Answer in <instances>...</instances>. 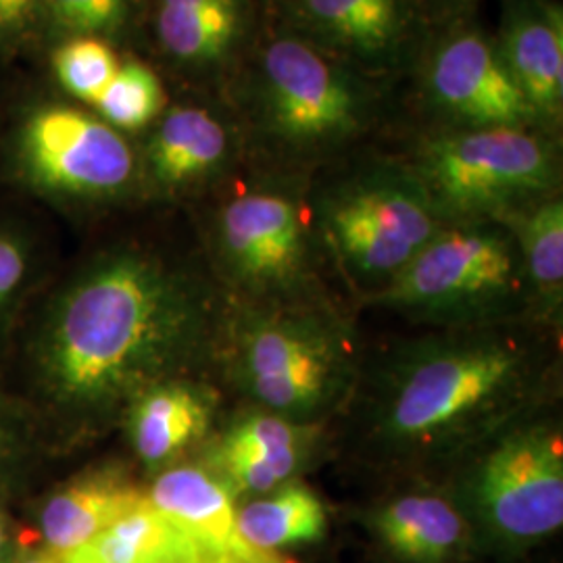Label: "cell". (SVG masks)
<instances>
[{
	"label": "cell",
	"instance_id": "1",
	"mask_svg": "<svg viewBox=\"0 0 563 563\" xmlns=\"http://www.w3.org/2000/svg\"><path fill=\"white\" fill-rule=\"evenodd\" d=\"M201 288L157 255L120 249L88 263L48 305L30 349L36 390L67 426L104 422L181 378L207 341Z\"/></svg>",
	"mask_w": 563,
	"mask_h": 563
},
{
	"label": "cell",
	"instance_id": "2",
	"mask_svg": "<svg viewBox=\"0 0 563 563\" xmlns=\"http://www.w3.org/2000/svg\"><path fill=\"white\" fill-rule=\"evenodd\" d=\"M539 378L537 351L488 323L407 346L384 376L374 428L401 457H441L504 430Z\"/></svg>",
	"mask_w": 563,
	"mask_h": 563
},
{
	"label": "cell",
	"instance_id": "3",
	"mask_svg": "<svg viewBox=\"0 0 563 563\" xmlns=\"http://www.w3.org/2000/svg\"><path fill=\"white\" fill-rule=\"evenodd\" d=\"M246 95L263 136L297 153L355 141L376 118L365 74L297 32L263 44Z\"/></svg>",
	"mask_w": 563,
	"mask_h": 563
},
{
	"label": "cell",
	"instance_id": "4",
	"mask_svg": "<svg viewBox=\"0 0 563 563\" xmlns=\"http://www.w3.org/2000/svg\"><path fill=\"white\" fill-rule=\"evenodd\" d=\"M411 172L444 222H501L555 195L560 159L539 128H453L420 142Z\"/></svg>",
	"mask_w": 563,
	"mask_h": 563
},
{
	"label": "cell",
	"instance_id": "5",
	"mask_svg": "<svg viewBox=\"0 0 563 563\" xmlns=\"http://www.w3.org/2000/svg\"><path fill=\"white\" fill-rule=\"evenodd\" d=\"M520 253L501 222L446 223L374 301L422 320L476 325L522 295Z\"/></svg>",
	"mask_w": 563,
	"mask_h": 563
},
{
	"label": "cell",
	"instance_id": "6",
	"mask_svg": "<svg viewBox=\"0 0 563 563\" xmlns=\"http://www.w3.org/2000/svg\"><path fill=\"white\" fill-rule=\"evenodd\" d=\"M236 374L265 411L309 423L341 399L353 351L339 322L316 311L276 309L242 325Z\"/></svg>",
	"mask_w": 563,
	"mask_h": 563
},
{
	"label": "cell",
	"instance_id": "7",
	"mask_svg": "<svg viewBox=\"0 0 563 563\" xmlns=\"http://www.w3.org/2000/svg\"><path fill=\"white\" fill-rule=\"evenodd\" d=\"M320 222L344 269L383 286L446 225L418 176L399 167L342 181L320 205Z\"/></svg>",
	"mask_w": 563,
	"mask_h": 563
},
{
	"label": "cell",
	"instance_id": "8",
	"mask_svg": "<svg viewBox=\"0 0 563 563\" xmlns=\"http://www.w3.org/2000/svg\"><path fill=\"white\" fill-rule=\"evenodd\" d=\"M462 511L504 549L555 534L563 523L560 432L537 422L507 426L465 478Z\"/></svg>",
	"mask_w": 563,
	"mask_h": 563
},
{
	"label": "cell",
	"instance_id": "9",
	"mask_svg": "<svg viewBox=\"0 0 563 563\" xmlns=\"http://www.w3.org/2000/svg\"><path fill=\"white\" fill-rule=\"evenodd\" d=\"M11 162L20 180L44 197L113 201L141 178V163L120 130L74 104H41L13 134Z\"/></svg>",
	"mask_w": 563,
	"mask_h": 563
},
{
	"label": "cell",
	"instance_id": "10",
	"mask_svg": "<svg viewBox=\"0 0 563 563\" xmlns=\"http://www.w3.org/2000/svg\"><path fill=\"white\" fill-rule=\"evenodd\" d=\"M213 236L223 269L253 295H286L309 269V232L290 195L257 188L223 202Z\"/></svg>",
	"mask_w": 563,
	"mask_h": 563
},
{
	"label": "cell",
	"instance_id": "11",
	"mask_svg": "<svg viewBox=\"0 0 563 563\" xmlns=\"http://www.w3.org/2000/svg\"><path fill=\"white\" fill-rule=\"evenodd\" d=\"M423 88L453 128H539L497 42L478 27H455L432 46Z\"/></svg>",
	"mask_w": 563,
	"mask_h": 563
},
{
	"label": "cell",
	"instance_id": "12",
	"mask_svg": "<svg viewBox=\"0 0 563 563\" xmlns=\"http://www.w3.org/2000/svg\"><path fill=\"white\" fill-rule=\"evenodd\" d=\"M292 25L362 74L395 67L413 36L411 0H295Z\"/></svg>",
	"mask_w": 563,
	"mask_h": 563
},
{
	"label": "cell",
	"instance_id": "13",
	"mask_svg": "<svg viewBox=\"0 0 563 563\" xmlns=\"http://www.w3.org/2000/svg\"><path fill=\"white\" fill-rule=\"evenodd\" d=\"M316 441L311 423L253 411L230 423L211 444L207 467L239 495H265L297 478Z\"/></svg>",
	"mask_w": 563,
	"mask_h": 563
},
{
	"label": "cell",
	"instance_id": "14",
	"mask_svg": "<svg viewBox=\"0 0 563 563\" xmlns=\"http://www.w3.org/2000/svg\"><path fill=\"white\" fill-rule=\"evenodd\" d=\"M541 128L563 113V9L558 0H504L495 38Z\"/></svg>",
	"mask_w": 563,
	"mask_h": 563
},
{
	"label": "cell",
	"instance_id": "15",
	"mask_svg": "<svg viewBox=\"0 0 563 563\" xmlns=\"http://www.w3.org/2000/svg\"><path fill=\"white\" fill-rule=\"evenodd\" d=\"M232 130L207 107L165 109L142 151L141 178L155 192L180 195L218 176L232 155Z\"/></svg>",
	"mask_w": 563,
	"mask_h": 563
},
{
	"label": "cell",
	"instance_id": "16",
	"mask_svg": "<svg viewBox=\"0 0 563 563\" xmlns=\"http://www.w3.org/2000/svg\"><path fill=\"white\" fill-rule=\"evenodd\" d=\"M146 497L169 522L201 549L207 558L262 560L244 543L236 528V495L207 465H169L162 470Z\"/></svg>",
	"mask_w": 563,
	"mask_h": 563
},
{
	"label": "cell",
	"instance_id": "17",
	"mask_svg": "<svg viewBox=\"0 0 563 563\" xmlns=\"http://www.w3.org/2000/svg\"><path fill=\"white\" fill-rule=\"evenodd\" d=\"M216 416V395L202 384L172 378L141 393L125 407V430L136 457L162 472L199 443Z\"/></svg>",
	"mask_w": 563,
	"mask_h": 563
},
{
	"label": "cell",
	"instance_id": "18",
	"mask_svg": "<svg viewBox=\"0 0 563 563\" xmlns=\"http://www.w3.org/2000/svg\"><path fill=\"white\" fill-rule=\"evenodd\" d=\"M144 501L146 490L123 470L102 467L80 474L60 484L42 504L38 522L44 549L65 558Z\"/></svg>",
	"mask_w": 563,
	"mask_h": 563
},
{
	"label": "cell",
	"instance_id": "19",
	"mask_svg": "<svg viewBox=\"0 0 563 563\" xmlns=\"http://www.w3.org/2000/svg\"><path fill=\"white\" fill-rule=\"evenodd\" d=\"M249 0H157L163 53L190 69H218L239 55L251 32Z\"/></svg>",
	"mask_w": 563,
	"mask_h": 563
},
{
	"label": "cell",
	"instance_id": "20",
	"mask_svg": "<svg viewBox=\"0 0 563 563\" xmlns=\"http://www.w3.org/2000/svg\"><path fill=\"white\" fill-rule=\"evenodd\" d=\"M369 526L405 563L455 562L470 541L462 507L430 493H409L384 504L369 516Z\"/></svg>",
	"mask_w": 563,
	"mask_h": 563
},
{
	"label": "cell",
	"instance_id": "21",
	"mask_svg": "<svg viewBox=\"0 0 563 563\" xmlns=\"http://www.w3.org/2000/svg\"><path fill=\"white\" fill-rule=\"evenodd\" d=\"M63 563H178L209 560L180 528L169 522L148 497L144 504L104 528Z\"/></svg>",
	"mask_w": 563,
	"mask_h": 563
},
{
	"label": "cell",
	"instance_id": "22",
	"mask_svg": "<svg viewBox=\"0 0 563 563\" xmlns=\"http://www.w3.org/2000/svg\"><path fill=\"white\" fill-rule=\"evenodd\" d=\"M236 528L251 549L278 555L286 547L322 541L328 514L322 499L295 478L242 505L236 511Z\"/></svg>",
	"mask_w": 563,
	"mask_h": 563
},
{
	"label": "cell",
	"instance_id": "23",
	"mask_svg": "<svg viewBox=\"0 0 563 563\" xmlns=\"http://www.w3.org/2000/svg\"><path fill=\"white\" fill-rule=\"evenodd\" d=\"M522 262L526 286H532L549 311L562 307L563 202L551 195L505 216Z\"/></svg>",
	"mask_w": 563,
	"mask_h": 563
},
{
	"label": "cell",
	"instance_id": "24",
	"mask_svg": "<svg viewBox=\"0 0 563 563\" xmlns=\"http://www.w3.org/2000/svg\"><path fill=\"white\" fill-rule=\"evenodd\" d=\"M165 102L167 95L155 69L142 60L123 57L120 71L88 111L125 134L159 120Z\"/></svg>",
	"mask_w": 563,
	"mask_h": 563
},
{
	"label": "cell",
	"instance_id": "25",
	"mask_svg": "<svg viewBox=\"0 0 563 563\" xmlns=\"http://www.w3.org/2000/svg\"><path fill=\"white\" fill-rule=\"evenodd\" d=\"M121 57L111 41L99 36H67L53 53V74L76 101L92 107L120 71Z\"/></svg>",
	"mask_w": 563,
	"mask_h": 563
},
{
	"label": "cell",
	"instance_id": "26",
	"mask_svg": "<svg viewBox=\"0 0 563 563\" xmlns=\"http://www.w3.org/2000/svg\"><path fill=\"white\" fill-rule=\"evenodd\" d=\"M36 246L25 230L0 218V336L18 318L36 278Z\"/></svg>",
	"mask_w": 563,
	"mask_h": 563
},
{
	"label": "cell",
	"instance_id": "27",
	"mask_svg": "<svg viewBox=\"0 0 563 563\" xmlns=\"http://www.w3.org/2000/svg\"><path fill=\"white\" fill-rule=\"evenodd\" d=\"M44 15L67 36L113 41L130 23L132 0H42Z\"/></svg>",
	"mask_w": 563,
	"mask_h": 563
},
{
	"label": "cell",
	"instance_id": "28",
	"mask_svg": "<svg viewBox=\"0 0 563 563\" xmlns=\"http://www.w3.org/2000/svg\"><path fill=\"white\" fill-rule=\"evenodd\" d=\"M34 453V426L18 402L0 390V484L13 478Z\"/></svg>",
	"mask_w": 563,
	"mask_h": 563
},
{
	"label": "cell",
	"instance_id": "29",
	"mask_svg": "<svg viewBox=\"0 0 563 563\" xmlns=\"http://www.w3.org/2000/svg\"><path fill=\"white\" fill-rule=\"evenodd\" d=\"M42 18V0H0V44L25 41Z\"/></svg>",
	"mask_w": 563,
	"mask_h": 563
},
{
	"label": "cell",
	"instance_id": "30",
	"mask_svg": "<svg viewBox=\"0 0 563 563\" xmlns=\"http://www.w3.org/2000/svg\"><path fill=\"white\" fill-rule=\"evenodd\" d=\"M9 563H63V560L59 555L51 553L48 549H41V551H30L20 558H13Z\"/></svg>",
	"mask_w": 563,
	"mask_h": 563
},
{
	"label": "cell",
	"instance_id": "31",
	"mask_svg": "<svg viewBox=\"0 0 563 563\" xmlns=\"http://www.w3.org/2000/svg\"><path fill=\"white\" fill-rule=\"evenodd\" d=\"M13 560L11 555V537H9V530H7V523L0 516V563H9Z\"/></svg>",
	"mask_w": 563,
	"mask_h": 563
},
{
	"label": "cell",
	"instance_id": "32",
	"mask_svg": "<svg viewBox=\"0 0 563 563\" xmlns=\"http://www.w3.org/2000/svg\"><path fill=\"white\" fill-rule=\"evenodd\" d=\"M205 563H290L282 560L280 555H269L262 560H242V558H209Z\"/></svg>",
	"mask_w": 563,
	"mask_h": 563
},
{
	"label": "cell",
	"instance_id": "33",
	"mask_svg": "<svg viewBox=\"0 0 563 563\" xmlns=\"http://www.w3.org/2000/svg\"><path fill=\"white\" fill-rule=\"evenodd\" d=\"M432 4H437L439 9H446V11H455V9H463L476 0H430Z\"/></svg>",
	"mask_w": 563,
	"mask_h": 563
},
{
	"label": "cell",
	"instance_id": "34",
	"mask_svg": "<svg viewBox=\"0 0 563 563\" xmlns=\"http://www.w3.org/2000/svg\"><path fill=\"white\" fill-rule=\"evenodd\" d=\"M207 560H202V562H178V563H205Z\"/></svg>",
	"mask_w": 563,
	"mask_h": 563
}]
</instances>
